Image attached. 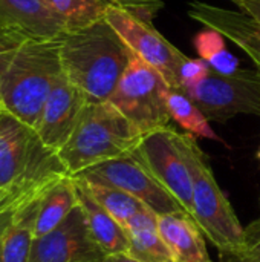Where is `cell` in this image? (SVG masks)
Returning <instances> with one entry per match:
<instances>
[{
    "label": "cell",
    "instance_id": "11",
    "mask_svg": "<svg viewBox=\"0 0 260 262\" xmlns=\"http://www.w3.org/2000/svg\"><path fill=\"white\" fill-rule=\"evenodd\" d=\"M104 258L77 206L55 230L34 239L29 262H103Z\"/></svg>",
    "mask_w": 260,
    "mask_h": 262
},
{
    "label": "cell",
    "instance_id": "10",
    "mask_svg": "<svg viewBox=\"0 0 260 262\" xmlns=\"http://www.w3.org/2000/svg\"><path fill=\"white\" fill-rule=\"evenodd\" d=\"M135 155L193 216V183L178 143V130L167 126L143 137Z\"/></svg>",
    "mask_w": 260,
    "mask_h": 262
},
{
    "label": "cell",
    "instance_id": "16",
    "mask_svg": "<svg viewBox=\"0 0 260 262\" xmlns=\"http://www.w3.org/2000/svg\"><path fill=\"white\" fill-rule=\"evenodd\" d=\"M164 243L176 262H210L204 232L193 216L182 213L158 215Z\"/></svg>",
    "mask_w": 260,
    "mask_h": 262
},
{
    "label": "cell",
    "instance_id": "1",
    "mask_svg": "<svg viewBox=\"0 0 260 262\" xmlns=\"http://www.w3.org/2000/svg\"><path fill=\"white\" fill-rule=\"evenodd\" d=\"M70 175L57 150L48 147L37 130L8 111L0 117V189L8 195L0 213L38 201L61 178Z\"/></svg>",
    "mask_w": 260,
    "mask_h": 262
},
{
    "label": "cell",
    "instance_id": "34",
    "mask_svg": "<svg viewBox=\"0 0 260 262\" xmlns=\"http://www.w3.org/2000/svg\"><path fill=\"white\" fill-rule=\"evenodd\" d=\"M230 2H233V3H234V5H236V6H238V5H239V2H241V0H230Z\"/></svg>",
    "mask_w": 260,
    "mask_h": 262
},
{
    "label": "cell",
    "instance_id": "20",
    "mask_svg": "<svg viewBox=\"0 0 260 262\" xmlns=\"http://www.w3.org/2000/svg\"><path fill=\"white\" fill-rule=\"evenodd\" d=\"M167 107L172 120H175L185 132L193 137L222 141L211 129L208 118L182 89H170L167 95Z\"/></svg>",
    "mask_w": 260,
    "mask_h": 262
},
{
    "label": "cell",
    "instance_id": "15",
    "mask_svg": "<svg viewBox=\"0 0 260 262\" xmlns=\"http://www.w3.org/2000/svg\"><path fill=\"white\" fill-rule=\"evenodd\" d=\"M74 180L77 187L78 206L84 213L93 241L106 255L129 253L130 244L124 227L93 198L83 180L77 177H74Z\"/></svg>",
    "mask_w": 260,
    "mask_h": 262
},
{
    "label": "cell",
    "instance_id": "9",
    "mask_svg": "<svg viewBox=\"0 0 260 262\" xmlns=\"http://www.w3.org/2000/svg\"><path fill=\"white\" fill-rule=\"evenodd\" d=\"M104 18L139 58L161 72L170 88L179 89V69L187 55L156 31L152 21L112 3L107 6Z\"/></svg>",
    "mask_w": 260,
    "mask_h": 262
},
{
    "label": "cell",
    "instance_id": "37",
    "mask_svg": "<svg viewBox=\"0 0 260 262\" xmlns=\"http://www.w3.org/2000/svg\"><path fill=\"white\" fill-rule=\"evenodd\" d=\"M210 262H211V261H210Z\"/></svg>",
    "mask_w": 260,
    "mask_h": 262
},
{
    "label": "cell",
    "instance_id": "6",
    "mask_svg": "<svg viewBox=\"0 0 260 262\" xmlns=\"http://www.w3.org/2000/svg\"><path fill=\"white\" fill-rule=\"evenodd\" d=\"M170 89V84L161 72L135 54L109 101L124 114L143 135H147L170 126L172 117L167 107Z\"/></svg>",
    "mask_w": 260,
    "mask_h": 262
},
{
    "label": "cell",
    "instance_id": "30",
    "mask_svg": "<svg viewBox=\"0 0 260 262\" xmlns=\"http://www.w3.org/2000/svg\"><path fill=\"white\" fill-rule=\"evenodd\" d=\"M103 262H144L135 256H132L130 253H115V255H106V258Z\"/></svg>",
    "mask_w": 260,
    "mask_h": 262
},
{
    "label": "cell",
    "instance_id": "29",
    "mask_svg": "<svg viewBox=\"0 0 260 262\" xmlns=\"http://www.w3.org/2000/svg\"><path fill=\"white\" fill-rule=\"evenodd\" d=\"M238 8L260 21V0H241Z\"/></svg>",
    "mask_w": 260,
    "mask_h": 262
},
{
    "label": "cell",
    "instance_id": "21",
    "mask_svg": "<svg viewBox=\"0 0 260 262\" xmlns=\"http://www.w3.org/2000/svg\"><path fill=\"white\" fill-rule=\"evenodd\" d=\"M63 20L66 31H77L104 18L107 0H44Z\"/></svg>",
    "mask_w": 260,
    "mask_h": 262
},
{
    "label": "cell",
    "instance_id": "7",
    "mask_svg": "<svg viewBox=\"0 0 260 262\" xmlns=\"http://www.w3.org/2000/svg\"><path fill=\"white\" fill-rule=\"evenodd\" d=\"M208 118L225 123L230 118L248 114L260 117V72L239 69L231 75L210 74L196 86L184 91Z\"/></svg>",
    "mask_w": 260,
    "mask_h": 262
},
{
    "label": "cell",
    "instance_id": "13",
    "mask_svg": "<svg viewBox=\"0 0 260 262\" xmlns=\"http://www.w3.org/2000/svg\"><path fill=\"white\" fill-rule=\"evenodd\" d=\"M188 15L204 25L216 29L225 38L238 45L257 66L260 72V21L244 11H231L204 2L188 3Z\"/></svg>",
    "mask_w": 260,
    "mask_h": 262
},
{
    "label": "cell",
    "instance_id": "19",
    "mask_svg": "<svg viewBox=\"0 0 260 262\" xmlns=\"http://www.w3.org/2000/svg\"><path fill=\"white\" fill-rule=\"evenodd\" d=\"M38 201L11 213L2 233L3 262H29Z\"/></svg>",
    "mask_w": 260,
    "mask_h": 262
},
{
    "label": "cell",
    "instance_id": "26",
    "mask_svg": "<svg viewBox=\"0 0 260 262\" xmlns=\"http://www.w3.org/2000/svg\"><path fill=\"white\" fill-rule=\"evenodd\" d=\"M247 232L248 246L236 253H225L221 255L222 262H260V229L251 227Z\"/></svg>",
    "mask_w": 260,
    "mask_h": 262
},
{
    "label": "cell",
    "instance_id": "12",
    "mask_svg": "<svg viewBox=\"0 0 260 262\" xmlns=\"http://www.w3.org/2000/svg\"><path fill=\"white\" fill-rule=\"evenodd\" d=\"M87 103L86 95L63 74L52 88L35 129L41 141L58 152L72 135Z\"/></svg>",
    "mask_w": 260,
    "mask_h": 262
},
{
    "label": "cell",
    "instance_id": "4",
    "mask_svg": "<svg viewBox=\"0 0 260 262\" xmlns=\"http://www.w3.org/2000/svg\"><path fill=\"white\" fill-rule=\"evenodd\" d=\"M143 137L110 101L87 103L58 155L74 177L95 164L130 155Z\"/></svg>",
    "mask_w": 260,
    "mask_h": 262
},
{
    "label": "cell",
    "instance_id": "36",
    "mask_svg": "<svg viewBox=\"0 0 260 262\" xmlns=\"http://www.w3.org/2000/svg\"><path fill=\"white\" fill-rule=\"evenodd\" d=\"M167 262H176V261H167Z\"/></svg>",
    "mask_w": 260,
    "mask_h": 262
},
{
    "label": "cell",
    "instance_id": "17",
    "mask_svg": "<svg viewBox=\"0 0 260 262\" xmlns=\"http://www.w3.org/2000/svg\"><path fill=\"white\" fill-rule=\"evenodd\" d=\"M124 230L129 238V253L132 256L144 262L175 261L161 236L158 215L149 207L136 213L124 226Z\"/></svg>",
    "mask_w": 260,
    "mask_h": 262
},
{
    "label": "cell",
    "instance_id": "28",
    "mask_svg": "<svg viewBox=\"0 0 260 262\" xmlns=\"http://www.w3.org/2000/svg\"><path fill=\"white\" fill-rule=\"evenodd\" d=\"M208 64L215 72L222 75H231L239 71V58L233 55L230 51H227V48L216 54L213 58H210Z\"/></svg>",
    "mask_w": 260,
    "mask_h": 262
},
{
    "label": "cell",
    "instance_id": "24",
    "mask_svg": "<svg viewBox=\"0 0 260 262\" xmlns=\"http://www.w3.org/2000/svg\"><path fill=\"white\" fill-rule=\"evenodd\" d=\"M195 48L201 58L208 61L216 54L225 49V37L216 29L205 28L199 31L195 37Z\"/></svg>",
    "mask_w": 260,
    "mask_h": 262
},
{
    "label": "cell",
    "instance_id": "35",
    "mask_svg": "<svg viewBox=\"0 0 260 262\" xmlns=\"http://www.w3.org/2000/svg\"><path fill=\"white\" fill-rule=\"evenodd\" d=\"M257 158L260 160V149H259V152H257Z\"/></svg>",
    "mask_w": 260,
    "mask_h": 262
},
{
    "label": "cell",
    "instance_id": "3",
    "mask_svg": "<svg viewBox=\"0 0 260 262\" xmlns=\"http://www.w3.org/2000/svg\"><path fill=\"white\" fill-rule=\"evenodd\" d=\"M60 37L25 40L0 81L5 111L34 129L52 88L63 75Z\"/></svg>",
    "mask_w": 260,
    "mask_h": 262
},
{
    "label": "cell",
    "instance_id": "23",
    "mask_svg": "<svg viewBox=\"0 0 260 262\" xmlns=\"http://www.w3.org/2000/svg\"><path fill=\"white\" fill-rule=\"evenodd\" d=\"M210 71L211 68L204 58H192L187 55L179 69V89L185 91L199 84L210 74Z\"/></svg>",
    "mask_w": 260,
    "mask_h": 262
},
{
    "label": "cell",
    "instance_id": "33",
    "mask_svg": "<svg viewBox=\"0 0 260 262\" xmlns=\"http://www.w3.org/2000/svg\"><path fill=\"white\" fill-rule=\"evenodd\" d=\"M3 111H5V107H3V103H2V100H0V117H2V114H3Z\"/></svg>",
    "mask_w": 260,
    "mask_h": 262
},
{
    "label": "cell",
    "instance_id": "22",
    "mask_svg": "<svg viewBox=\"0 0 260 262\" xmlns=\"http://www.w3.org/2000/svg\"><path fill=\"white\" fill-rule=\"evenodd\" d=\"M83 181L86 183V186L90 190V193L93 195V198L123 227L136 213H139L141 210L147 209V206H144L139 200H136L135 196H132L130 193H127L124 190H120L116 187H110V186H106V184H100V183H90V181H86V180H83Z\"/></svg>",
    "mask_w": 260,
    "mask_h": 262
},
{
    "label": "cell",
    "instance_id": "31",
    "mask_svg": "<svg viewBox=\"0 0 260 262\" xmlns=\"http://www.w3.org/2000/svg\"><path fill=\"white\" fill-rule=\"evenodd\" d=\"M9 216H11V215H3V216H0V262H3V255H2V233H3V229H5V226H6Z\"/></svg>",
    "mask_w": 260,
    "mask_h": 262
},
{
    "label": "cell",
    "instance_id": "8",
    "mask_svg": "<svg viewBox=\"0 0 260 262\" xmlns=\"http://www.w3.org/2000/svg\"><path fill=\"white\" fill-rule=\"evenodd\" d=\"M74 177L124 190L139 200L156 215H190L182 204L152 175L135 152L95 164Z\"/></svg>",
    "mask_w": 260,
    "mask_h": 262
},
{
    "label": "cell",
    "instance_id": "18",
    "mask_svg": "<svg viewBox=\"0 0 260 262\" xmlns=\"http://www.w3.org/2000/svg\"><path fill=\"white\" fill-rule=\"evenodd\" d=\"M77 206L75 180L72 175H67L49 187L40 198L34 223V239L55 230Z\"/></svg>",
    "mask_w": 260,
    "mask_h": 262
},
{
    "label": "cell",
    "instance_id": "14",
    "mask_svg": "<svg viewBox=\"0 0 260 262\" xmlns=\"http://www.w3.org/2000/svg\"><path fill=\"white\" fill-rule=\"evenodd\" d=\"M0 31L44 40L63 35L66 26L44 0H0Z\"/></svg>",
    "mask_w": 260,
    "mask_h": 262
},
{
    "label": "cell",
    "instance_id": "2",
    "mask_svg": "<svg viewBox=\"0 0 260 262\" xmlns=\"http://www.w3.org/2000/svg\"><path fill=\"white\" fill-rule=\"evenodd\" d=\"M135 52L106 18L60 37L63 74L89 100L109 101Z\"/></svg>",
    "mask_w": 260,
    "mask_h": 262
},
{
    "label": "cell",
    "instance_id": "32",
    "mask_svg": "<svg viewBox=\"0 0 260 262\" xmlns=\"http://www.w3.org/2000/svg\"><path fill=\"white\" fill-rule=\"evenodd\" d=\"M6 195H8V193H6L3 189H0V209H2V204H3V201H5Z\"/></svg>",
    "mask_w": 260,
    "mask_h": 262
},
{
    "label": "cell",
    "instance_id": "25",
    "mask_svg": "<svg viewBox=\"0 0 260 262\" xmlns=\"http://www.w3.org/2000/svg\"><path fill=\"white\" fill-rule=\"evenodd\" d=\"M107 2L147 21H152L153 17L164 8L162 0H107Z\"/></svg>",
    "mask_w": 260,
    "mask_h": 262
},
{
    "label": "cell",
    "instance_id": "5",
    "mask_svg": "<svg viewBox=\"0 0 260 262\" xmlns=\"http://www.w3.org/2000/svg\"><path fill=\"white\" fill-rule=\"evenodd\" d=\"M178 143L192 175L195 221L221 255L244 250L248 246L247 232L221 190L205 154L196 143V137L188 132H178Z\"/></svg>",
    "mask_w": 260,
    "mask_h": 262
},
{
    "label": "cell",
    "instance_id": "27",
    "mask_svg": "<svg viewBox=\"0 0 260 262\" xmlns=\"http://www.w3.org/2000/svg\"><path fill=\"white\" fill-rule=\"evenodd\" d=\"M23 41L25 38L14 32L0 31V81Z\"/></svg>",
    "mask_w": 260,
    "mask_h": 262
}]
</instances>
